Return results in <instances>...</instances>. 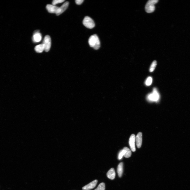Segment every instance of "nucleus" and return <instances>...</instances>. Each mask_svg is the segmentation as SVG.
<instances>
[{
	"label": "nucleus",
	"instance_id": "obj_19",
	"mask_svg": "<svg viewBox=\"0 0 190 190\" xmlns=\"http://www.w3.org/2000/svg\"><path fill=\"white\" fill-rule=\"evenodd\" d=\"M64 1V0H54L53 1L52 4L53 5H55L56 4L62 3Z\"/></svg>",
	"mask_w": 190,
	"mask_h": 190
},
{
	"label": "nucleus",
	"instance_id": "obj_20",
	"mask_svg": "<svg viewBox=\"0 0 190 190\" xmlns=\"http://www.w3.org/2000/svg\"><path fill=\"white\" fill-rule=\"evenodd\" d=\"M123 156V154L122 153V150H121L120 151L119 153L118 156V159L119 160L121 159L122 158Z\"/></svg>",
	"mask_w": 190,
	"mask_h": 190
},
{
	"label": "nucleus",
	"instance_id": "obj_11",
	"mask_svg": "<svg viewBox=\"0 0 190 190\" xmlns=\"http://www.w3.org/2000/svg\"><path fill=\"white\" fill-rule=\"evenodd\" d=\"M142 133L140 132L138 133L136 138L137 146L139 148L141 147L142 143Z\"/></svg>",
	"mask_w": 190,
	"mask_h": 190
},
{
	"label": "nucleus",
	"instance_id": "obj_2",
	"mask_svg": "<svg viewBox=\"0 0 190 190\" xmlns=\"http://www.w3.org/2000/svg\"><path fill=\"white\" fill-rule=\"evenodd\" d=\"M158 0H149L147 3L145 9L146 12L148 13L154 12L155 11V5L158 3Z\"/></svg>",
	"mask_w": 190,
	"mask_h": 190
},
{
	"label": "nucleus",
	"instance_id": "obj_15",
	"mask_svg": "<svg viewBox=\"0 0 190 190\" xmlns=\"http://www.w3.org/2000/svg\"><path fill=\"white\" fill-rule=\"evenodd\" d=\"M123 164L122 163H121L119 164L117 168V172L119 177H121L122 175L123 172Z\"/></svg>",
	"mask_w": 190,
	"mask_h": 190
},
{
	"label": "nucleus",
	"instance_id": "obj_6",
	"mask_svg": "<svg viewBox=\"0 0 190 190\" xmlns=\"http://www.w3.org/2000/svg\"><path fill=\"white\" fill-rule=\"evenodd\" d=\"M135 135L134 134H132L130 136L129 139V145L131 151L135 152L136 150L135 147Z\"/></svg>",
	"mask_w": 190,
	"mask_h": 190
},
{
	"label": "nucleus",
	"instance_id": "obj_14",
	"mask_svg": "<svg viewBox=\"0 0 190 190\" xmlns=\"http://www.w3.org/2000/svg\"><path fill=\"white\" fill-rule=\"evenodd\" d=\"M35 51L38 53H41L45 50L44 45L42 43L36 46L35 47Z\"/></svg>",
	"mask_w": 190,
	"mask_h": 190
},
{
	"label": "nucleus",
	"instance_id": "obj_18",
	"mask_svg": "<svg viewBox=\"0 0 190 190\" xmlns=\"http://www.w3.org/2000/svg\"><path fill=\"white\" fill-rule=\"evenodd\" d=\"M152 82H153V78L151 77H149L146 80L145 84L147 86H149L151 85Z\"/></svg>",
	"mask_w": 190,
	"mask_h": 190
},
{
	"label": "nucleus",
	"instance_id": "obj_5",
	"mask_svg": "<svg viewBox=\"0 0 190 190\" xmlns=\"http://www.w3.org/2000/svg\"><path fill=\"white\" fill-rule=\"evenodd\" d=\"M51 39L49 35H46L43 40V44L45 47V51L46 52H49L51 46Z\"/></svg>",
	"mask_w": 190,
	"mask_h": 190
},
{
	"label": "nucleus",
	"instance_id": "obj_9",
	"mask_svg": "<svg viewBox=\"0 0 190 190\" xmlns=\"http://www.w3.org/2000/svg\"><path fill=\"white\" fill-rule=\"evenodd\" d=\"M46 8L48 12L51 13H56L59 8L54 5L48 4L46 7Z\"/></svg>",
	"mask_w": 190,
	"mask_h": 190
},
{
	"label": "nucleus",
	"instance_id": "obj_17",
	"mask_svg": "<svg viewBox=\"0 0 190 190\" xmlns=\"http://www.w3.org/2000/svg\"><path fill=\"white\" fill-rule=\"evenodd\" d=\"M105 184L103 183H101L98 187L94 190H105Z\"/></svg>",
	"mask_w": 190,
	"mask_h": 190
},
{
	"label": "nucleus",
	"instance_id": "obj_7",
	"mask_svg": "<svg viewBox=\"0 0 190 190\" xmlns=\"http://www.w3.org/2000/svg\"><path fill=\"white\" fill-rule=\"evenodd\" d=\"M69 5V3L68 2H66L60 7H59L56 13V15H59L64 12L67 8Z\"/></svg>",
	"mask_w": 190,
	"mask_h": 190
},
{
	"label": "nucleus",
	"instance_id": "obj_1",
	"mask_svg": "<svg viewBox=\"0 0 190 190\" xmlns=\"http://www.w3.org/2000/svg\"><path fill=\"white\" fill-rule=\"evenodd\" d=\"M89 43L90 47L94 49L98 50L100 46V40L98 36L96 34L91 36L89 40Z\"/></svg>",
	"mask_w": 190,
	"mask_h": 190
},
{
	"label": "nucleus",
	"instance_id": "obj_10",
	"mask_svg": "<svg viewBox=\"0 0 190 190\" xmlns=\"http://www.w3.org/2000/svg\"><path fill=\"white\" fill-rule=\"evenodd\" d=\"M42 39L41 34L39 32H35L33 35V40L34 42H40Z\"/></svg>",
	"mask_w": 190,
	"mask_h": 190
},
{
	"label": "nucleus",
	"instance_id": "obj_16",
	"mask_svg": "<svg viewBox=\"0 0 190 190\" xmlns=\"http://www.w3.org/2000/svg\"><path fill=\"white\" fill-rule=\"evenodd\" d=\"M157 64V62L156 61H154L152 63L150 66L149 71L150 72H153L155 70Z\"/></svg>",
	"mask_w": 190,
	"mask_h": 190
},
{
	"label": "nucleus",
	"instance_id": "obj_21",
	"mask_svg": "<svg viewBox=\"0 0 190 190\" xmlns=\"http://www.w3.org/2000/svg\"><path fill=\"white\" fill-rule=\"evenodd\" d=\"M84 1L83 0H76L75 2L77 4L80 5L82 4Z\"/></svg>",
	"mask_w": 190,
	"mask_h": 190
},
{
	"label": "nucleus",
	"instance_id": "obj_8",
	"mask_svg": "<svg viewBox=\"0 0 190 190\" xmlns=\"http://www.w3.org/2000/svg\"><path fill=\"white\" fill-rule=\"evenodd\" d=\"M98 183V180H95L88 185L83 187L82 189L83 190H89L94 188L96 186Z\"/></svg>",
	"mask_w": 190,
	"mask_h": 190
},
{
	"label": "nucleus",
	"instance_id": "obj_12",
	"mask_svg": "<svg viewBox=\"0 0 190 190\" xmlns=\"http://www.w3.org/2000/svg\"><path fill=\"white\" fill-rule=\"evenodd\" d=\"M116 175L115 169L113 168H111L107 173V176L111 180H113L115 178Z\"/></svg>",
	"mask_w": 190,
	"mask_h": 190
},
{
	"label": "nucleus",
	"instance_id": "obj_4",
	"mask_svg": "<svg viewBox=\"0 0 190 190\" xmlns=\"http://www.w3.org/2000/svg\"><path fill=\"white\" fill-rule=\"evenodd\" d=\"M83 23L84 26L89 29H92L95 26V23L93 20L88 16L85 17L83 19Z\"/></svg>",
	"mask_w": 190,
	"mask_h": 190
},
{
	"label": "nucleus",
	"instance_id": "obj_3",
	"mask_svg": "<svg viewBox=\"0 0 190 190\" xmlns=\"http://www.w3.org/2000/svg\"><path fill=\"white\" fill-rule=\"evenodd\" d=\"M160 98V96L157 89L154 88L153 93L148 94L147 97V99L150 101L157 102Z\"/></svg>",
	"mask_w": 190,
	"mask_h": 190
},
{
	"label": "nucleus",
	"instance_id": "obj_13",
	"mask_svg": "<svg viewBox=\"0 0 190 190\" xmlns=\"http://www.w3.org/2000/svg\"><path fill=\"white\" fill-rule=\"evenodd\" d=\"M123 156L127 158H129L131 156V150L128 148L125 147L122 150Z\"/></svg>",
	"mask_w": 190,
	"mask_h": 190
}]
</instances>
